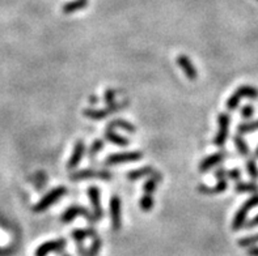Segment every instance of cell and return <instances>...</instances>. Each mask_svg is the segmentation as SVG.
<instances>
[{"instance_id":"1","label":"cell","mask_w":258,"mask_h":256,"mask_svg":"<svg viewBox=\"0 0 258 256\" xmlns=\"http://www.w3.org/2000/svg\"><path fill=\"white\" fill-rule=\"evenodd\" d=\"M242 98H250V100H255L258 98V89L251 86V85H241L240 88H237L233 92V94L228 98L227 101V108L229 112H233L238 108V104L241 102Z\"/></svg>"},{"instance_id":"2","label":"cell","mask_w":258,"mask_h":256,"mask_svg":"<svg viewBox=\"0 0 258 256\" xmlns=\"http://www.w3.org/2000/svg\"><path fill=\"white\" fill-rule=\"evenodd\" d=\"M258 206V194L253 195L251 198H249L246 202L241 206V208L238 209L236 214L233 217V222H232V229L233 230H240L241 228H244L245 222H246V216L250 209H253L254 206Z\"/></svg>"},{"instance_id":"3","label":"cell","mask_w":258,"mask_h":256,"mask_svg":"<svg viewBox=\"0 0 258 256\" xmlns=\"http://www.w3.org/2000/svg\"><path fill=\"white\" fill-rule=\"evenodd\" d=\"M126 106H127V102L108 104V108H102V110L88 108H85L84 112H83V114H84L88 119H92V120H101V119H105L108 115L114 114V112L122 110V108H125Z\"/></svg>"},{"instance_id":"4","label":"cell","mask_w":258,"mask_h":256,"mask_svg":"<svg viewBox=\"0 0 258 256\" xmlns=\"http://www.w3.org/2000/svg\"><path fill=\"white\" fill-rule=\"evenodd\" d=\"M66 191H67V188L66 187H63V186H61V187H57V188H54L53 191H50L49 194H46V195L42 198L40 202L34 206L33 210L36 213H40V212H44V210H46L48 208H50L53 204H55V202H58L59 199H61L62 196H65Z\"/></svg>"},{"instance_id":"5","label":"cell","mask_w":258,"mask_h":256,"mask_svg":"<svg viewBox=\"0 0 258 256\" xmlns=\"http://www.w3.org/2000/svg\"><path fill=\"white\" fill-rule=\"evenodd\" d=\"M217 123H219V131L214 138V144L216 146H223L227 142L228 135H229V124H231V115L227 112H221L217 116Z\"/></svg>"},{"instance_id":"6","label":"cell","mask_w":258,"mask_h":256,"mask_svg":"<svg viewBox=\"0 0 258 256\" xmlns=\"http://www.w3.org/2000/svg\"><path fill=\"white\" fill-rule=\"evenodd\" d=\"M112 176V172H106V170H96V168H84V170H79V172L71 174V179L74 182H79L82 179L88 178H100L102 180H110Z\"/></svg>"},{"instance_id":"7","label":"cell","mask_w":258,"mask_h":256,"mask_svg":"<svg viewBox=\"0 0 258 256\" xmlns=\"http://www.w3.org/2000/svg\"><path fill=\"white\" fill-rule=\"evenodd\" d=\"M78 216H83L85 218L88 220V221H92V222H95L97 220L95 218V216L89 213V210L84 206H72L70 208L66 209V212L62 214V222L63 224H68L71 222L72 220L76 218Z\"/></svg>"},{"instance_id":"8","label":"cell","mask_w":258,"mask_h":256,"mask_svg":"<svg viewBox=\"0 0 258 256\" xmlns=\"http://www.w3.org/2000/svg\"><path fill=\"white\" fill-rule=\"evenodd\" d=\"M142 153L140 152H126V153H116L106 157L105 165H118V164H129V162H136L142 160Z\"/></svg>"},{"instance_id":"9","label":"cell","mask_w":258,"mask_h":256,"mask_svg":"<svg viewBox=\"0 0 258 256\" xmlns=\"http://www.w3.org/2000/svg\"><path fill=\"white\" fill-rule=\"evenodd\" d=\"M66 240L65 238H59V240H48V242L42 243L41 246L37 247L34 256H48L51 252H61L66 247Z\"/></svg>"},{"instance_id":"10","label":"cell","mask_w":258,"mask_h":256,"mask_svg":"<svg viewBox=\"0 0 258 256\" xmlns=\"http://www.w3.org/2000/svg\"><path fill=\"white\" fill-rule=\"evenodd\" d=\"M110 218L113 229H121V199L117 195H113L110 199Z\"/></svg>"},{"instance_id":"11","label":"cell","mask_w":258,"mask_h":256,"mask_svg":"<svg viewBox=\"0 0 258 256\" xmlns=\"http://www.w3.org/2000/svg\"><path fill=\"white\" fill-rule=\"evenodd\" d=\"M177 63H178L180 68L183 71V74H186V78H189V80H197L198 71L195 70V67H194L193 63H191L190 59H189L186 55H178V58H177Z\"/></svg>"},{"instance_id":"12","label":"cell","mask_w":258,"mask_h":256,"mask_svg":"<svg viewBox=\"0 0 258 256\" xmlns=\"http://www.w3.org/2000/svg\"><path fill=\"white\" fill-rule=\"evenodd\" d=\"M88 196L91 199V204L92 208H93V216H95L96 220L102 218L104 213H102V208L101 204H100V190L96 187V186H92L88 188Z\"/></svg>"},{"instance_id":"13","label":"cell","mask_w":258,"mask_h":256,"mask_svg":"<svg viewBox=\"0 0 258 256\" xmlns=\"http://www.w3.org/2000/svg\"><path fill=\"white\" fill-rule=\"evenodd\" d=\"M225 156H227V153L217 152L215 153V154H211L208 156V157H206V158L202 160V162L199 164V172H208L211 168H214L215 165L220 164V162L225 158Z\"/></svg>"},{"instance_id":"14","label":"cell","mask_w":258,"mask_h":256,"mask_svg":"<svg viewBox=\"0 0 258 256\" xmlns=\"http://www.w3.org/2000/svg\"><path fill=\"white\" fill-rule=\"evenodd\" d=\"M84 153H85L84 142L79 140V142L75 144V148H74V153H72V156L70 157V160H68V164H67L68 170H72V168H75L76 166L79 165V162L82 161Z\"/></svg>"},{"instance_id":"15","label":"cell","mask_w":258,"mask_h":256,"mask_svg":"<svg viewBox=\"0 0 258 256\" xmlns=\"http://www.w3.org/2000/svg\"><path fill=\"white\" fill-rule=\"evenodd\" d=\"M102 247V240H100L99 236H96L93 238V242H92L91 247L88 250H85L84 247L80 246V243H78V252L80 256H97L100 252V250Z\"/></svg>"},{"instance_id":"16","label":"cell","mask_w":258,"mask_h":256,"mask_svg":"<svg viewBox=\"0 0 258 256\" xmlns=\"http://www.w3.org/2000/svg\"><path fill=\"white\" fill-rule=\"evenodd\" d=\"M228 182L225 179H221L214 187H207V186H199L198 187V191L203 195H216V194H223V192L227 190Z\"/></svg>"},{"instance_id":"17","label":"cell","mask_w":258,"mask_h":256,"mask_svg":"<svg viewBox=\"0 0 258 256\" xmlns=\"http://www.w3.org/2000/svg\"><path fill=\"white\" fill-rule=\"evenodd\" d=\"M87 6H88V0H72V2L66 3L62 10H63V12H65L66 14H70L76 12V10H84Z\"/></svg>"},{"instance_id":"18","label":"cell","mask_w":258,"mask_h":256,"mask_svg":"<svg viewBox=\"0 0 258 256\" xmlns=\"http://www.w3.org/2000/svg\"><path fill=\"white\" fill-rule=\"evenodd\" d=\"M97 236L96 234L95 229H76L72 232V238L76 240L78 243H82L83 240H85L87 238H95Z\"/></svg>"},{"instance_id":"19","label":"cell","mask_w":258,"mask_h":256,"mask_svg":"<svg viewBox=\"0 0 258 256\" xmlns=\"http://www.w3.org/2000/svg\"><path fill=\"white\" fill-rule=\"evenodd\" d=\"M105 138L108 142H113V144L116 145H119V146H126V145H129V140L126 138H123V136L118 135V134H116V132L113 131V130H109V128H106L105 131Z\"/></svg>"},{"instance_id":"20","label":"cell","mask_w":258,"mask_h":256,"mask_svg":"<svg viewBox=\"0 0 258 256\" xmlns=\"http://www.w3.org/2000/svg\"><path fill=\"white\" fill-rule=\"evenodd\" d=\"M153 172H155V170H153L151 166H146V168L131 170V172L127 174V179H129V180H138V179L143 178V176H151V174H153Z\"/></svg>"},{"instance_id":"21","label":"cell","mask_w":258,"mask_h":256,"mask_svg":"<svg viewBox=\"0 0 258 256\" xmlns=\"http://www.w3.org/2000/svg\"><path fill=\"white\" fill-rule=\"evenodd\" d=\"M234 192L236 194H257L258 186L255 183H244L237 182L234 186Z\"/></svg>"},{"instance_id":"22","label":"cell","mask_w":258,"mask_h":256,"mask_svg":"<svg viewBox=\"0 0 258 256\" xmlns=\"http://www.w3.org/2000/svg\"><path fill=\"white\" fill-rule=\"evenodd\" d=\"M109 130H114V128H121V130H125V131L130 132V134H134V132L136 131V128L134 127L131 123H129V122L126 120H122V119H116V120H112L110 123L108 124Z\"/></svg>"},{"instance_id":"23","label":"cell","mask_w":258,"mask_h":256,"mask_svg":"<svg viewBox=\"0 0 258 256\" xmlns=\"http://www.w3.org/2000/svg\"><path fill=\"white\" fill-rule=\"evenodd\" d=\"M255 131H258V120L237 126V135H245V134H251Z\"/></svg>"},{"instance_id":"24","label":"cell","mask_w":258,"mask_h":256,"mask_svg":"<svg viewBox=\"0 0 258 256\" xmlns=\"http://www.w3.org/2000/svg\"><path fill=\"white\" fill-rule=\"evenodd\" d=\"M160 179H161V176H160V174H156V176H152L150 180H147V182L144 183V186H143L144 194H150V195H152L153 192L156 191V187L157 184H159Z\"/></svg>"},{"instance_id":"25","label":"cell","mask_w":258,"mask_h":256,"mask_svg":"<svg viewBox=\"0 0 258 256\" xmlns=\"http://www.w3.org/2000/svg\"><path fill=\"white\" fill-rule=\"evenodd\" d=\"M233 142H234V145H236V148H237L238 153H240L241 156H248L249 153H250L248 144L244 142V138H241V135H234Z\"/></svg>"},{"instance_id":"26","label":"cell","mask_w":258,"mask_h":256,"mask_svg":"<svg viewBox=\"0 0 258 256\" xmlns=\"http://www.w3.org/2000/svg\"><path fill=\"white\" fill-rule=\"evenodd\" d=\"M139 206L143 210H151L153 206V199L152 196L150 194H144V195L140 198V202H139Z\"/></svg>"},{"instance_id":"27","label":"cell","mask_w":258,"mask_h":256,"mask_svg":"<svg viewBox=\"0 0 258 256\" xmlns=\"http://www.w3.org/2000/svg\"><path fill=\"white\" fill-rule=\"evenodd\" d=\"M257 243H258V232L257 234H254V236L241 238V240L237 242V244L240 247H250V246H254V244H257Z\"/></svg>"},{"instance_id":"28","label":"cell","mask_w":258,"mask_h":256,"mask_svg":"<svg viewBox=\"0 0 258 256\" xmlns=\"http://www.w3.org/2000/svg\"><path fill=\"white\" fill-rule=\"evenodd\" d=\"M102 148H104V140H95L88 152L89 158H95L96 156H97V153H99Z\"/></svg>"},{"instance_id":"29","label":"cell","mask_w":258,"mask_h":256,"mask_svg":"<svg viewBox=\"0 0 258 256\" xmlns=\"http://www.w3.org/2000/svg\"><path fill=\"white\" fill-rule=\"evenodd\" d=\"M246 172L251 179L258 178V168L255 165V162L253 160H248L246 161Z\"/></svg>"},{"instance_id":"30","label":"cell","mask_w":258,"mask_h":256,"mask_svg":"<svg viewBox=\"0 0 258 256\" xmlns=\"http://www.w3.org/2000/svg\"><path fill=\"white\" fill-rule=\"evenodd\" d=\"M253 115H254V108L251 104H245L241 108V116L244 119H250Z\"/></svg>"},{"instance_id":"31","label":"cell","mask_w":258,"mask_h":256,"mask_svg":"<svg viewBox=\"0 0 258 256\" xmlns=\"http://www.w3.org/2000/svg\"><path fill=\"white\" fill-rule=\"evenodd\" d=\"M227 178L233 179L234 182H240V179H241V172H240L238 168L227 170Z\"/></svg>"},{"instance_id":"32","label":"cell","mask_w":258,"mask_h":256,"mask_svg":"<svg viewBox=\"0 0 258 256\" xmlns=\"http://www.w3.org/2000/svg\"><path fill=\"white\" fill-rule=\"evenodd\" d=\"M116 96H117V92L113 90V89H108L105 92V102L106 104H116L114 100H116Z\"/></svg>"},{"instance_id":"33","label":"cell","mask_w":258,"mask_h":256,"mask_svg":"<svg viewBox=\"0 0 258 256\" xmlns=\"http://www.w3.org/2000/svg\"><path fill=\"white\" fill-rule=\"evenodd\" d=\"M258 226V214L254 217V218H251L250 221H246L244 225L245 229H253V228H257Z\"/></svg>"},{"instance_id":"34","label":"cell","mask_w":258,"mask_h":256,"mask_svg":"<svg viewBox=\"0 0 258 256\" xmlns=\"http://www.w3.org/2000/svg\"><path fill=\"white\" fill-rule=\"evenodd\" d=\"M215 178H217L219 180L227 179V170L225 168H219L217 172H215Z\"/></svg>"},{"instance_id":"35","label":"cell","mask_w":258,"mask_h":256,"mask_svg":"<svg viewBox=\"0 0 258 256\" xmlns=\"http://www.w3.org/2000/svg\"><path fill=\"white\" fill-rule=\"evenodd\" d=\"M248 256H258V247H251V248H249Z\"/></svg>"},{"instance_id":"36","label":"cell","mask_w":258,"mask_h":256,"mask_svg":"<svg viewBox=\"0 0 258 256\" xmlns=\"http://www.w3.org/2000/svg\"><path fill=\"white\" fill-rule=\"evenodd\" d=\"M89 102H91V104H97V98H95V96H93V98H91V100H89Z\"/></svg>"},{"instance_id":"37","label":"cell","mask_w":258,"mask_h":256,"mask_svg":"<svg viewBox=\"0 0 258 256\" xmlns=\"http://www.w3.org/2000/svg\"><path fill=\"white\" fill-rule=\"evenodd\" d=\"M254 154H255V157H258V146H257V149H255Z\"/></svg>"},{"instance_id":"38","label":"cell","mask_w":258,"mask_h":256,"mask_svg":"<svg viewBox=\"0 0 258 256\" xmlns=\"http://www.w3.org/2000/svg\"><path fill=\"white\" fill-rule=\"evenodd\" d=\"M62 256H70V255H67V254H63V255H62Z\"/></svg>"},{"instance_id":"39","label":"cell","mask_w":258,"mask_h":256,"mask_svg":"<svg viewBox=\"0 0 258 256\" xmlns=\"http://www.w3.org/2000/svg\"><path fill=\"white\" fill-rule=\"evenodd\" d=\"M257 2H258V0H257Z\"/></svg>"}]
</instances>
